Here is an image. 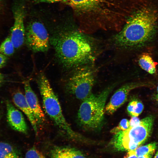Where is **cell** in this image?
Returning a JSON list of instances; mask_svg holds the SVG:
<instances>
[{"label":"cell","instance_id":"6da1fadb","mask_svg":"<svg viewBox=\"0 0 158 158\" xmlns=\"http://www.w3.org/2000/svg\"><path fill=\"white\" fill-rule=\"evenodd\" d=\"M138 0H62L79 18V30L90 34L97 30L118 32L138 11Z\"/></svg>","mask_w":158,"mask_h":158},{"label":"cell","instance_id":"7a4b0ae2","mask_svg":"<svg viewBox=\"0 0 158 158\" xmlns=\"http://www.w3.org/2000/svg\"><path fill=\"white\" fill-rule=\"evenodd\" d=\"M79 30L60 34L51 40L58 58L65 66L77 68L95 60L97 49L93 41Z\"/></svg>","mask_w":158,"mask_h":158},{"label":"cell","instance_id":"3957f363","mask_svg":"<svg viewBox=\"0 0 158 158\" xmlns=\"http://www.w3.org/2000/svg\"><path fill=\"white\" fill-rule=\"evenodd\" d=\"M157 17L151 9L143 8L134 13L113 37L117 47L130 49L141 47L153 37Z\"/></svg>","mask_w":158,"mask_h":158},{"label":"cell","instance_id":"277c9868","mask_svg":"<svg viewBox=\"0 0 158 158\" xmlns=\"http://www.w3.org/2000/svg\"><path fill=\"white\" fill-rule=\"evenodd\" d=\"M37 82L46 113L62 134L71 138L77 136L66 120L58 97L44 73L39 75Z\"/></svg>","mask_w":158,"mask_h":158},{"label":"cell","instance_id":"5b68a950","mask_svg":"<svg viewBox=\"0 0 158 158\" xmlns=\"http://www.w3.org/2000/svg\"><path fill=\"white\" fill-rule=\"evenodd\" d=\"M113 87H108L98 94L91 93L83 100L78 114L79 121L82 126L86 129L95 130L102 126L106 101Z\"/></svg>","mask_w":158,"mask_h":158},{"label":"cell","instance_id":"8992f818","mask_svg":"<svg viewBox=\"0 0 158 158\" xmlns=\"http://www.w3.org/2000/svg\"><path fill=\"white\" fill-rule=\"evenodd\" d=\"M154 121L153 116H148L141 120L137 125L114 134L112 143L114 148L121 151L135 150L149 137Z\"/></svg>","mask_w":158,"mask_h":158},{"label":"cell","instance_id":"52a82bcc","mask_svg":"<svg viewBox=\"0 0 158 158\" xmlns=\"http://www.w3.org/2000/svg\"><path fill=\"white\" fill-rule=\"evenodd\" d=\"M95 75V70L90 65L76 68L67 81L66 89L77 99L83 100L92 93Z\"/></svg>","mask_w":158,"mask_h":158},{"label":"cell","instance_id":"ba28073f","mask_svg":"<svg viewBox=\"0 0 158 158\" xmlns=\"http://www.w3.org/2000/svg\"><path fill=\"white\" fill-rule=\"evenodd\" d=\"M25 40L28 47L34 52H44L49 48L48 33L44 25L40 22H33L28 26Z\"/></svg>","mask_w":158,"mask_h":158},{"label":"cell","instance_id":"9c48e42d","mask_svg":"<svg viewBox=\"0 0 158 158\" xmlns=\"http://www.w3.org/2000/svg\"><path fill=\"white\" fill-rule=\"evenodd\" d=\"M12 10L14 22L10 30V36L15 49H17L23 45L25 39V9L22 4L17 3L13 6Z\"/></svg>","mask_w":158,"mask_h":158},{"label":"cell","instance_id":"30bf717a","mask_svg":"<svg viewBox=\"0 0 158 158\" xmlns=\"http://www.w3.org/2000/svg\"><path fill=\"white\" fill-rule=\"evenodd\" d=\"M142 83L133 82L125 84L118 88L111 97L105 106V111L112 114L126 102L129 92L132 90L147 85Z\"/></svg>","mask_w":158,"mask_h":158},{"label":"cell","instance_id":"8fae6325","mask_svg":"<svg viewBox=\"0 0 158 158\" xmlns=\"http://www.w3.org/2000/svg\"><path fill=\"white\" fill-rule=\"evenodd\" d=\"M24 87L25 96L27 102L33 113L38 127L41 126L45 122L46 119L38 98L32 90L29 81H25Z\"/></svg>","mask_w":158,"mask_h":158},{"label":"cell","instance_id":"7c38bea8","mask_svg":"<svg viewBox=\"0 0 158 158\" xmlns=\"http://www.w3.org/2000/svg\"><path fill=\"white\" fill-rule=\"evenodd\" d=\"M6 104L7 120L10 126L15 130L27 134L28 129L22 113L9 101Z\"/></svg>","mask_w":158,"mask_h":158},{"label":"cell","instance_id":"4fadbf2b","mask_svg":"<svg viewBox=\"0 0 158 158\" xmlns=\"http://www.w3.org/2000/svg\"><path fill=\"white\" fill-rule=\"evenodd\" d=\"M12 97L14 104L28 117L37 135L38 128L37 122L33 113L27 102L25 95L20 91H18L13 93Z\"/></svg>","mask_w":158,"mask_h":158},{"label":"cell","instance_id":"5bb4252c","mask_svg":"<svg viewBox=\"0 0 158 158\" xmlns=\"http://www.w3.org/2000/svg\"><path fill=\"white\" fill-rule=\"evenodd\" d=\"M50 158H86L80 151L68 146H56L51 151Z\"/></svg>","mask_w":158,"mask_h":158},{"label":"cell","instance_id":"9a60e30c","mask_svg":"<svg viewBox=\"0 0 158 158\" xmlns=\"http://www.w3.org/2000/svg\"><path fill=\"white\" fill-rule=\"evenodd\" d=\"M138 61L140 67L148 73L153 74L156 73V64L148 54L144 53L141 54Z\"/></svg>","mask_w":158,"mask_h":158},{"label":"cell","instance_id":"2e32d148","mask_svg":"<svg viewBox=\"0 0 158 158\" xmlns=\"http://www.w3.org/2000/svg\"><path fill=\"white\" fill-rule=\"evenodd\" d=\"M0 158H20L17 152L10 144L0 142Z\"/></svg>","mask_w":158,"mask_h":158},{"label":"cell","instance_id":"e0dca14e","mask_svg":"<svg viewBox=\"0 0 158 158\" xmlns=\"http://www.w3.org/2000/svg\"><path fill=\"white\" fill-rule=\"evenodd\" d=\"M15 48L10 36L7 37L0 45V53L9 56L14 53Z\"/></svg>","mask_w":158,"mask_h":158},{"label":"cell","instance_id":"ac0fdd59","mask_svg":"<svg viewBox=\"0 0 158 158\" xmlns=\"http://www.w3.org/2000/svg\"><path fill=\"white\" fill-rule=\"evenodd\" d=\"M157 146L156 143L153 142L145 145L139 146L135 150L138 157L145 155H153Z\"/></svg>","mask_w":158,"mask_h":158},{"label":"cell","instance_id":"d6986e66","mask_svg":"<svg viewBox=\"0 0 158 158\" xmlns=\"http://www.w3.org/2000/svg\"><path fill=\"white\" fill-rule=\"evenodd\" d=\"M130 127L129 121L127 119H122L119 122L118 125L112 129L110 132L114 134L121 131L125 130Z\"/></svg>","mask_w":158,"mask_h":158},{"label":"cell","instance_id":"ffe728a7","mask_svg":"<svg viewBox=\"0 0 158 158\" xmlns=\"http://www.w3.org/2000/svg\"><path fill=\"white\" fill-rule=\"evenodd\" d=\"M25 158H46L39 150L33 147L30 149L26 152Z\"/></svg>","mask_w":158,"mask_h":158},{"label":"cell","instance_id":"44dd1931","mask_svg":"<svg viewBox=\"0 0 158 158\" xmlns=\"http://www.w3.org/2000/svg\"><path fill=\"white\" fill-rule=\"evenodd\" d=\"M138 101L133 100L130 102L127 107V110L129 114L131 116L132 115L136 109Z\"/></svg>","mask_w":158,"mask_h":158},{"label":"cell","instance_id":"7402d4cb","mask_svg":"<svg viewBox=\"0 0 158 158\" xmlns=\"http://www.w3.org/2000/svg\"><path fill=\"white\" fill-rule=\"evenodd\" d=\"M143 108L144 106L143 104L140 102H138L137 109L133 114L132 116H138L141 113Z\"/></svg>","mask_w":158,"mask_h":158},{"label":"cell","instance_id":"603a6c76","mask_svg":"<svg viewBox=\"0 0 158 158\" xmlns=\"http://www.w3.org/2000/svg\"><path fill=\"white\" fill-rule=\"evenodd\" d=\"M140 120L137 116H132L129 121L130 127H133L138 124Z\"/></svg>","mask_w":158,"mask_h":158},{"label":"cell","instance_id":"cb8c5ba5","mask_svg":"<svg viewBox=\"0 0 158 158\" xmlns=\"http://www.w3.org/2000/svg\"><path fill=\"white\" fill-rule=\"evenodd\" d=\"M8 60L7 56L0 53V68L4 66Z\"/></svg>","mask_w":158,"mask_h":158},{"label":"cell","instance_id":"d4e9b609","mask_svg":"<svg viewBox=\"0 0 158 158\" xmlns=\"http://www.w3.org/2000/svg\"><path fill=\"white\" fill-rule=\"evenodd\" d=\"M124 158H138L135 150L129 151Z\"/></svg>","mask_w":158,"mask_h":158},{"label":"cell","instance_id":"484cf974","mask_svg":"<svg viewBox=\"0 0 158 158\" xmlns=\"http://www.w3.org/2000/svg\"><path fill=\"white\" fill-rule=\"evenodd\" d=\"M62 0H34L36 3H54L62 1Z\"/></svg>","mask_w":158,"mask_h":158},{"label":"cell","instance_id":"4316f807","mask_svg":"<svg viewBox=\"0 0 158 158\" xmlns=\"http://www.w3.org/2000/svg\"><path fill=\"white\" fill-rule=\"evenodd\" d=\"M4 0H0V12L2 10L4 6Z\"/></svg>","mask_w":158,"mask_h":158},{"label":"cell","instance_id":"83f0119b","mask_svg":"<svg viewBox=\"0 0 158 158\" xmlns=\"http://www.w3.org/2000/svg\"><path fill=\"white\" fill-rule=\"evenodd\" d=\"M152 155L151 154L145 155L138 157V158H151Z\"/></svg>","mask_w":158,"mask_h":158},{"label":"cell","instance_id":"f1b7e54d","mask_svg":"<svg viewBox=\"0 0 158 158\" xmlns=\"http://www.w3.org/2000/svg\"><path fill=\"white\" fill-rule=\"evenodd\" d=\"M4 76L3 75L0 73V86L2 83L4 82Z\"/></svg>","mask_w":158,"mask_h":158},{"label":"cell","instance_id":"f546056e","mask_svg":"<svg viewBox=\"0 0 158 158\" xmlns=\"http://www.w3.org/2000/svg\"><path fill=\"white\" fill-rule=\"evenodd\" d=\"M157 93L156 96V100L158 102V86L157 89Z\"/></svg>","mask_w":158,"mask_h":158},{"label":"cell","instance_id":"4dcf8cb0","mask_svg":"<svg viewBox=\"0 0 158 158\" xmlns=\"http://www.w3.org/2000/svg\"><path fill=\"white\" fill-rule=\"evenodd\" d=\"M154 158H158V151L156 154Z\"/></svg>","mask_w":158,"mask_h":158}]
</instances>
